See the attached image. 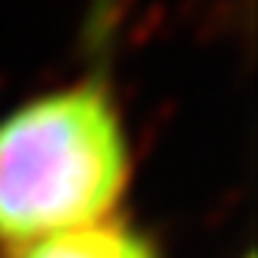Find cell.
<instances>
[{
  "instance_id": "cell-1",
  "label": "cell",
  "mask_w": 258,
  "mask_h": 258,
  "mask_svg": "<svg viewBox=\"0 0 258 258\" xmlns=\"http://www.w3.org/2000/svg\"><path fill=\"white\" fill-rule=\"evenodd\" d=\"M133 142L100 78L75 81L0 116V252L119 216Z\"/></svg>"
},
{
  "instance_id": "cell-2",
  "label": "cell",
  "mask_w": 258,
  "mask_h": 258,
  "mask_svg": "<svg viewBox=\"0 0 258 258\" xmlns=\"http://www.w3.org/2000/svg\"><path fill=\"white\" fill-rule=\"evenodd\" d=\"M4 258H165L149 232L133 226L126 216H110L103 223L48 236L20 245Z\"/></svg>"
},
{
  "instance_id": "cell-3",
  "label": "cell",
  "mask_w": 258,
  "mask_h": 258,
  "mask_svg": "<svg viewBox=\"0 0 258 258\" xmlns=\"http://www.w3.org/2000/svg\"><path fill=\"white\" fill-rule=\"evenodd\" d=\"M242 258H255V252H245V255H242Z\"/></svg>"
}]
</instances>
